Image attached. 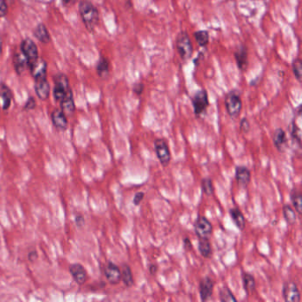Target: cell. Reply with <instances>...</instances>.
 Masks as SVG:
<instances>
[{"mask_svg": "<svg viewBox=\"0 0 302 302\" xmlns=\"http://www.w3.org/2000/svg\"><path fill=\"white\" fill-rule=\"evenodd\" d=\"M69 272L77 285L83 286L87 279V272L80 263H74L69 266Z\"/></svg>", "mask_w": 302, "mask_h": 302, "instance_id": "e0dca14e", "label": "cell"}, {"mask_svg": "<svg viewBox=\"0 0 302 302\" xmlns=\"http://www.w3.org/2000/svg\"><path fill=\"white\" fill-rule=\"evenodd\" d=\"M198 250L202 257L209 259L213 254V248L209 238H199Z\"/></svg>", "mask_w": 302, "mask_h": 302, "instance_id": "484cf974", "label": "cell"}, {"mask_svg": "<svg viewBox=\"0 0 302 302\" xmlns=\"http://www.w3.org/2000/svg\"><path fill=\"white\" fill-rule=\"evenodd\" d=\"M2 51H3V44H2V40H1V38H0V56H1V54H2Z\"/></svg>", "mask_w": 302, "mask_h": 302, "instance_id": "bcb514c9", "label": "cell"}, {"mask_svg": "<svg viewBox=\"0 0 302 302\" xmlns=\"http://www.w3.org/2000/svg\"><path fill=\"white\" fill-rule=\"evenodd\" d=\"M251 1H255L256 2V1H261V0H251Z\"/></svg>", "mask_w": 302, "mask_h": 302, "instance_id": "c3c4849f", "label": "cell"}, {"mask_svg": "<svg viewBox=\"0 0 302 302\" xmlns=\"http://www.w3.org/2000/svg\"><path fill=\"white\" fill-rule=\"evenodd\" d=\"M34 80H43L47 78V62L42 58H38L33 64L28 67Z\"/></svg>", "mask_w": 302, "mask_h": 302, "instance_id": "30bf717a", "label": "cell"}, {"mask_svg": "<svg viewBox=\"0 0 302 302\" xmlns=\"http://www.w3.org/2000/svg\"><path fill=\"white\" fill-rule=\"evenodd\" d=\"M132 91L133 93L137 95V96H141L144 91H145V85L141 83V82H137L135 83L133 86H132Z\"/></svg>", "mask_w": 302, "mask_h": 302, "instance_id": "d590c367", "label": "cell"}, {"mask_svg": "<svg viewBox=\"0 0 302 302\" xmlns=\"http://www.w3.org/2000/svg\"><path fill=\"white\" fill-rule=\"evenodd\" d=\"M4 1H5L7 4H12V2H13L14 0H4Z\"/></svg>", "mask_w": 302, "mask_h": 302, "instance_id": "7dc6e473", "label": "cell"}, {"mask_svg": "<svg viewBox=\"0 0 302 302\" xmlns=\"http://www.w3.org/2000/svg\"><path fill=\"white\" fill-rule=\"evenodd\" d=\"M229 214L235 226L238 228L240 231L246 229V218L241 212V210L238 207H231L229 210Z\"/></svg>", "mask_w": 302, "mask_h": 302, "instance_id": "7402d4cb", "label": "cell"}, {"mask_svg": "<svg viewBox=\"0 0 302 302\" xmlns=\"http://www.w3.org/2000/svg\"><path fill=\"white\" fill-rule=\"evenodd\" d=\"M203 56H204V54H202V53H199V55H198L197 57V59H196V60H195V61H194V63H195V64L199 65V61H200V60H201V59H202V58H203Z\"/></svg>", "mask_w": 302, "mask_h": 302, "instance_id": "f6af8a7d", "label": "cell"}, {"mask_svg": "<svg viewBox=\"0 0 302 302\" xmlns=\"http://www.w3.org/2000/svg\"><path fill=\"white\" fill-rule=\"evenodd\" d=\"M283 215L284 219L288 225H294L297 222V213L290 205L286 204L283 205Z\"/></svg>", "mask_w": 302, "mask_h": 302, "instance_id": "f546056e", "label": "cell"}, {"mask_svg": "<svg viewBox=\"0 0 302 302\" xmlns=\"http://www.w3.org/2000/svg\"><path fill=\"white\" fill-rule=\"evenodd\" d=\"M290 200L295 212L301 216L302 213V194L301 191L297 188L291 190Z\"/></svg>", "mask_w": 302, "mask_h": 302, "instance_id": "4316f807", "label": "cell"}, {"mask_svg": "<svg viewBox=\"0 0 302 302\" xmlns=\"http://www.w3.org/2000/svg\"><path fill=\"white\" fill-rule=\"evenodd\" d=\"M219 299L222 302H237V298L227 286L222 287L219 291Z\"/></svg>", "mask_w": 302, "mask_h": 302, "instance_id": "1f68e13d", "label": "cell"}, {"mask_svg": "<svg viewBox=\"0 0 302 302\" xmlns=\"http://www.w3.org/2000/svg\"><path fill=\"white\" fill-rule=\"evenodd\" d=\"M154 151L161 165L167 167L171 161V152L169 144L164 138H156L153 142Z\"/></svg>", "mask_w": 302, "mask_h": 302, "instance_id": "8992f818", "label": "cell"}, {"mask_svg": "<svg viewBox=\"0 0 302 302\" xmlns=\"http://www.w3.org/2000/svg\"><path fill=\"white\" fill-rule=\"evenodd\" d=\"M33 34H34V36L36 37V39L42 44L47 45L51 42V36H50L48 29L46 28V26L42 22L36 25Z\"/></svg>", "mask_w": 302, "mask_h": 302, "instance_id": "603a6c76", "label": "cell"}, {"mask_svg": "<svg viewBox=\"0 0 302 302\" xmlns=\"http://www.w3.org/2000/svg\"><path fill=\"white\" fill-rule=\"evenodd\" d=\"M34 90H35L36 96L41 101H46L50 97L51 86H50V84H49L47 79L35 81Z\"/></svg>", "mask_w": 302, "mask_h": 302, "instance_id": "ac0fdd59", "label": "cell"}, {"mask_svg": "<svg viewBox=\"0 0 302 302\" xmlns=\"http://www.w3.org/2000/svg\"><path fill=\"white\" fill-rule=\"evenodd\" d=\"M175 46L180 56V59L184 62L189 61L194 54V46L190 38L189 34L186 30H181L178 33Z\"/></svg>", "mask_w": 302, "mask_h": 302, "instance_id": "3957f363", "label": "cell"}, {"mask_svg": "<svg viewBox=\"0 0 302 302\" xmlns=\"http://www.w3.org/2000/svg\"><path fill=\"white\" fill-rule=\"evenodd\" d=\"M51 120L53 122V126L58 130L64 131L69 127V121L67 115L65 114L61 109H54L51 113Z\"/></svg>", "mask_w": 302, "mask_h": 302, "instance_id": "9a60e30c", "label": "cell"}, {"mask_svg": "<svg viewBox=\"0 0 302 302\" xmlns=\"http://www.w3.org/2000/svg\"><path fill=\"white\" fill-rule=\"evenodd\" d=\"M192 104L195 116L201 117L203 115L210 105L209 98L206 90H199L194 93V96L192 97Z\"/></svg>", "mask_w": 302, "mask_h": 302, "instance_id": "277c9868", "label": "cell"}, {"mask_svg": "<svg viewBox=\"0 0 302 302\" xmlns=\"http://www.w3.org/2000/svg\"><path fill=\"white\" fill-rule=\"evenodd\" d=\"M20 53L24 55L28 61V67L33 64L39 58L38 49L36 43L31 38H25L20 43Z\"/></svg>", "mask_w": 302, "mask_h": 302, "instance_id": "ba28073f", "label": "cell"}, {"mask_svg": "<svg viewBox=\"0 0 302 302\" xmlns=\"http://www.w3.org/2000/svg\"><path fill=\"white\" fill-rule=\"evenodd\" d=\"M28 259L29 262H35L36 259H37V253H36V251H35V250H33V251H30V252H29L28 254Z\"/></svg>", "mask_w": 302, "mask_h": 302, "instance_id": "b9f144b4", "label": "cell"}, {"mask_svg": "<svg viewBox=\"0 0 302 302\" xmlns=\"http://www.w3.org/2000/svg\"><path fill=\"white\" fill-rule=\"evenodd\" d=\"M234 58L238 69L245 72L248 67V49L245 45H238L234 52Z\"/></svg>", "mask_w": 302, "mask_h": 302, "instance_id": "4fadbf2b", "label": "cell"}, {"mask_svg": "<svg viewBox=\"0 0 302 302\" xmlns=\"http://www.w3.org/2000/svg\"><path fill=\"white\" fill-rule=\"evenodd\" d=\"M8 13V4L4 0H0V18H4Z\"/></svg>", "mask_w": 302, "mask_h": 302, "instance_id": "8d00e7d4", "label": "cell"}, {"mask_svg": "<svg viewBox=\"0 0 302 302\" xmlns=\"http://www.w3.org/2000/svg\"><path fill=\"white\" fill-rule=\"evenodd\" d=\"M283 298L286 302H300L302 300L301 292L294 281H286L283 286Z\"/></svg>", "mask_w": 302, "mask_h": 302, "instance_id": "9c48e42d", "label": "cell"}, {"mask_svg": "<svg viewBox=\"0 0 302 302\" xmlns=\"http://www.w3.org/2000/svg\"><path fill=\"white\" fill-rule=\"evenodd\" d=\"M110 61L107 58L101 56L100 60L98 61L97 66H96V70L99 77L101 79H106L110 75Z\"/></svg>", "mask_w": 302, "mask_h": 302, "instance_id": "d4e9b609", "label": "cell"}, {"mask_svg": "<svg viewBox=\"0 0 302 302\" xmlns=\"http://www.w3.org/2000/svg\"><path fill=\"white\" fill-rule=\"evenodd\" d=\"M76 222H77V224L78 226L84 225L85 219H84L83 216H77V219H76Z\"/></svg>", "mask_w": 302, "mask_h": 302, "instance_id": "7bdbcfd3", "label": "cell"}, {"mask_svg": "<svg viewBox=\"0 0 302 302\" xmlns=\"http://www.w3.org/2000/svg\"><path fill=\"white\" fill-rule=\"evenodd\" d=\"M121 281L127 288H129L134 285V278L131 268L128 264H122L121 269Z\"/></svg>", "mask_w": 302, "mask_h": 302, "instance_id": "f1b7e54d", "label": "cell"}, {"mask_svg": "<svg viewBox=\"0 0 302 302\" xmlns=\"http://www.w3.org/2000/svg\"><path fill=\"white\" fill-rule=\"evenodd\" d=\"M36 100L33 97H29L28 99V101H26L23 109H24L25 111H30V110L36 108Z\"/></svg>", "mask_w": 302, "mask_h": 302, "instance_id": "74e56055", "label": "cell"}, {"mask_svg": "<svg viewBox=\"0 0 302 302\" xmlns=\"http://www.w3.org/2000/svg\"><path fill=\"white\" fill-rule=\"evenodd\" d=\"M302 106L300 105L297 110L296 115L292 122L291 136L294 140L298 142L299 145H302Z\"/></svg>", "mask_w": 302, "mask_h": 302, "instance_id": "2e32d148", "label": "cell"}, {"mask_svg": "<svg viewBox=\"0 0 302 302\" xmlns=\"http://www.w3.org/2000/svg\"><path fill=\"white\" fill-rule=\"evenodd\" d=\"M242 283H243V287L246 294H249L253 293L256 288V282L255 278L252 274L248 272H243L242 274Z\"/></svg>", "mask_w": 302, "mask_h": 302, "instance_id": "83f0119b", "label": "cell"}, {"mask_svg": "<svg viewBox=\"0 0 302 302\" xmlns=\"http://www.w3.org/2000/svg\"><path fill=\"white\" fill-rule=\"evenodd\" d=\"M145 193L144 192H138L137 194H135V196L133 198V204L135 205H139L141 204V202L144 201L145 199Z\"/></svg>", "mask_w": 302, "mask_h": 302, "instance_id": "f35d334b", "label": "cell"}, {"mask_svg": "<svg viewBox=\"0 0 302 302\" xmlns=\"http://www.w3.org/2000/svg\"><path fill=\"white\" fill-rule=\"evenodd\" d=\"M224 105L229 116L232 120H237L241 113L242 103L241 94L237 89L230 90L226 93L224 97Z\"/></svg>", "mask_w": 302, "mask_h": 302, "instance_id": "7a4b0ae2", "label": "cell"}, {"mask_svg": "<svg viewBox=\"0 0 302 302\" xmlns=\"http://www.w3.org/2000/svg\"><path fill=\"white\" fill-rule=\"evenodd\" d=\"M104 275L109 284L115 286L121 281V272L120 267L113 262H108L104 267Z\"/></svg>", "mask_w": 302, "mask_h": 302, "instance_id": "8fae6325", "label": "cell"}, {"mask_svg": "<svg viewBox=\"0 0 302 302\" xmlns=\"http://www.w3.org/2000/svg\"><path fill=\"white\" fill-rule=\"evenodd\" d=\"M292 69H293L294 77L298 80V82L301 83L302 78V62L301 58H296L293 61Z\"/></svg>", "mask_w": 302, "mask_h": 302, "instance_id": "836d02e7", "label": "cell"}, {"mask_svg": "<svg viewBox=\"0 0 302 302\" xmlns=\"http://www.w3.org/2000/svg\"><path fill=\"white\" fill-rule=\"evenodd\" d=\"M239 127H240V130H241L243 133H248L251 129V125H250L249 121L248 119L244 117L242 118L241 121L239 122Z\"/></svg>", "mask_w": 302, "mask_h": 302, "instance_id": "e575fe53", "label": "cell"}, {"mask_svg": "<svg viewBox=\"0 0 302 302\" xmlns=\"http://www.w3.org/2000/svg\"><path fill=\"white\" fill-rule=\"evenodd\" d=\"M53 79H54L53 99L58 103H61V101L67 95V93H69V90L71 89L69 85V78L64 74L59 73L54 76Z\"/></svg>", "mask_w": 302, "mask_h": 302, "instance_id": "5b68a950", "label": "cell"}, {"mask_svg": "<svg viewBox=\"0 0 302 302\" xmlns=\"http://www.w3.org/2000/svg\"><path fill=\"white\" fill-rule=\"evenodd\" d=\"M61 109L62 112L67 115H72L73 113L76 111V104L74 101V95H73L72 89L69 91V93H67V95L65 96L64 99L61 101L60 103Z\"/></svg>", "mask_w": 302, "mask_h": 302, "instance_id": "d6986e66", "label": "cell"}, {"mask_svg": "<svg viewBox=\"0 0 302 302\" xmlns=\"http://www.w3.org/2000/svg\"><path fill=\"white\" fill-rule=\"evenodd\" d=\"M272 140H273L275 147L277 148L278 152L282 153L287 144V135H286V131L282 128L275 129L273 135H272Z\"/></svg>", "mask_w": 302, "mask_h": 302, "instance_id": "ffe728a7", "label": "cell"}, {"mask_svg": "<svg viewBox=\"0 0 302 302\" xmlns=\"http://www.w3.org/2000/svg\"><path fill=\"white\" fill-rule=\"evenodd\" d=\"M0 99L2 101V109L6 111L12 104L13 94L11 89L4 83H0Z\"/></svg>", "mask_w": 302, "mask_h": 302, "instance_id": "44dd1931", "label": "cell"}, {"mask_svg": "<svg viewBox=\"0 0 302 302\" xmlns=\"http://www.w3.org/2000/svg\"><path fill=\"white\" fill-rule=\"evenodd\" d=\"M184 247L186 251H191L193 249V243H192L190 238H184Z\"/></svg>", "mask_w": 302, "mask_h": 302, "instance_id": "60d3db41", "label": "cell"}, {"mask_svg": "<svg viewBox=\"0 0 302 302\" xmlns=\"http://www.w3.org/2000/svg\"><path fill=\"white\" fill-rule=\"evenodd\" d=\"M14 70L18 76H21L27 68H28V61L21 53H16L12 59Z\"/></svg>", "mask_w": 302, "mask_h": 302, "instance_id": "cb8c5ba5", "label": "cell"}, {"mask_svg": "<svg viewBox=\"0 0 302 302\" xmlns=\"http://www.w3.org/2000/svg\"><path fill=\"white\" fill-rule=\"evenodd\" d=\"M148 270H149L150 274L152 275V276H155V275L157 274L159 267H158L157 264L152 263V264H149Z\"/></svg>", "mask_w": 302, "mask_h": 302, "instance_id": "ab89813d", "label": "cell"}, {"mask_svg": "<svg viewBox=\"0 0 302 302\" xmlns=\"http://www.w3.org/2000/svg\"><path fill=\"white\" fill-rule=\"evenodd\" d=\"M213 288H214V283L213 279L206 276L202 278L200 282L199 286V292H200V297L201 302H205L209 301L212 298L213 294Z\"/></svg>", "mask_w": 302, "mask_h": 302, "instance_id": "7c38bea8", "label": "cell"}, {"mask_svg": "<svg viewBox=\"0 0 302 302\" xmlns=\"http://www.w3.org/2000/svg\"><path fill=\"white\" fill-rule=\"evenodd\" d=\"M201 190L202 193L205 194V196H213L214 194V186L211 178H205L202 179Z\"/></svg>", "mask_w": 302, "mask_h": 302, "instance_id": "d6a6232c", "label": "cell"}, {"mask_svg": "<svg viewBox=\"0 0 302 302\" xmlns=\"http://www.w3.org/2000/svg\"><path fill=\"white\" fill-rule=\"evenodd\" d=\"M62 1H63L64 4H69V5L77 4V2H78V0H62Z\"/></svg>", "mask_w": 302, "mask_h": 302, "instance_id": "ee69618b", "label": "cell"}, {"mask_svg": "<svg viewBox=\"0 0 302 302\" xmlns=\"http://www.w3.org/2000/svg\"><path fill=\"white\" fill-rule=\"evenodd\" d=\"M194 38L200 47H206L209 44V32L208 30H197L194 33Z\"/></svg>", "mask_w": 302, "mask_h": 302, "instance_id": "4dcf8cb0", "label": "cell"}, {"mask_svg": "<svg viewBox=\"0 0 302 302\" xmlns=\"http://www.w3.org/2000/svg\"><path fill=\"white\" fill-rule=\"evenodd\" d=\"M235 178L239 187L246 189L252 180L250 169L246 166H237L235 169Z\"/></svg>", "mask_w": 302, "mask_h": 302, "instance_id": "5bb4252c", "label": "cell"}, {"mask_svg": "<svg viewBox=\"0 0 302 302\" xmlns=\"http://www.w3.org/2000/svg\"><path fill=\"white\" fill-rule=\"evenodd\" d=\"M194 232L198 238H210L213 234L212 222L205 216L200 215L194 222Z\"/></svg>", "mask_w": 302, "mask_h": 302, "instance_id": "52a82bcc", "label": "cell"}, {"mask_svg": "<svg viewBox=\"0 0 302 302\" xmlns=\"http://www.w3.org/2000/svg\"><path fill=\"white\" fill-rule=\"evenodd\" d=\"M78 12L86 29L93 32L100 21V12L90 0H81Z\"/></svg>", "mask_w": 302, "mask_h": 302, "instance_id": "6da1fadb", "label": "cell"}]
</instances>
